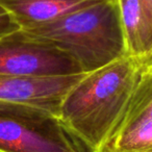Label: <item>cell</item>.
Instances as JSON below:
<instances>
[{
  "mask_svg": "<svg viewBox=\"0 0 152 152\" xmlns=\"http://www.w3.org/2000/svg\"><path fill=\"white\" fill-rule=\"evenodd\" d=\"M147 61L128 54L86 73L64 97L58 116L91 152H103L123 120Z\"/></svg>",
  "mask_w": 152,
  "mask_h": 152,
  "instance_id": "obj_1",
  "label": "cell"
},
{
  "mask_svg": "<svg viewBox=\"0 0 152 152\" xmlns=\"http://www.w3.org/2000/svg\"><path fill=\"white\" fill-rule=\"evenodd\" d=\"M27 31L71 55L83 73L129 54L120 0L92 5Z\"/></svg>",
  "mask_w": 152,
  "mask_h": 152,
  "instance_id": "obj_2",
  "label": "cell"
},
{
  "mask_svg": "<svg viewBox=\"0 0 152 152\" xmlns=\"http://www.w3.org/2000/svg\"><path fill=\"white\" fill-rule=\"evenodd\" d=\"M0 152L91 151L55 113L0 100Z\"/></svg>",
  "mask_w": 152,
  "mask_h": 152,
  "instance_id": "obj_3",
  "label": "cell"
},
{
  "mask_svg": "<svg viewBox=\"0 0 152 152\" xmlns=\"http://www.w3.org/2000/svg\"><path fill=\"white\" fill-rule=\"evenodd\" d=\"M83 74L71 55L27 30L0 38V75L65 76Z\"/></svg>",
  "mask_w": 152,
  "mask_h": 152,
  "instance_id": "obj_4",
  "label": "cell"
},
{
  "mask_svg": "<svg viewBox=\"0 0 152 152\" xmlns=\"http://www.w3.org/2000/svg\"><path fill=\"white\" fill-rule=\"evenodd\" d=\"M103 152H152V61L144 67L126 114Z\"/></svg>",
  "mask_w": 152,
  "mask_h": 152,
  "instance_id": "obj_5",
  "label": "cell"
},
{
  "mask_svg": "<svg viewBox=\"0 0 152 152\" xmlns=\"http://www.w3.org/2000/svg\"><path fill=\"white\" fill-rule=\"evenodd\" d=\"M86 73L65 76L0 75V100L31 104L58 115L66 94Z\"/></svg>",
  "mask_w": 152,
  "mask_h": 152,
  "instance_id": "obj_6",
  "label": "cell"
},
{
  "mask_svg": "<svg viewBox=\"0 0 152 152\" xmlns=\"http://www.w3.org/2000/svg\"><path fill=\"white\" fill-rule=\"evenodd\" d=\"M107 0H0L21 29H32Z\"/></svg>",
  "mask_w": 152,
  "mask_h": 152,
  "instance_id": "obj_7",
  "label": "cell"
},
{
  "mask_svg": "<svg viewBox=\"0 0 152 152\" xmlns=\"http://www.w3.org/2000/svg\"><path fill=\"white\" fill-rule=\"evenodd\" d=\"M120 7L129 54L149 63L152 61V36L140 0H120Z\"/></svg>",
  "mask_w": 152,
  "mask_h": 152,
  "instance_id": "obj_8",
  "label": "cell"
},
{
  "mask_svg": "<svg viewBox=\"0 0 152 152\" xmlns=\"http://www.w3.org/2000/svg\"><path fill=\"white\" fill-rule=\"evenodd\" d=\"M21 29L15 18L0 3V38Z\"/></svg>",
  "mask_w": 152,
  "mask_h": 152,
  "instance_id": "obj_9",
  "label": "cell"
},
{
  "mask_svg": "<svg viewBox=\"0 0 152 152\" xmlns=\"http://www.w3.org/2000/svg\"><path fill=\"white\" fill-rule=\"evenodd\" d=\"M143 9V15L145 22L152 36V0H140Z\"/></svg>",
  "mask_w": 152,
  "mask_h": 152,
  "instance_id": "obj_10",
  "label": "cell"
}]
</instances>
